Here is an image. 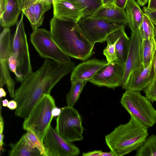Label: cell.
I'll list each match as a JSON object with an SVG mask.
<instances>
[{
	"label": "cell",
	"mask_w": 156,
	"mask_h": 156,
	"mask_svg": "<svg viewBox=\"0 0 156 156\" xmlns=\"http://www.w3.org/2000/svg\"><path fill=\"white\" fill-rule=\"evenodd\" d=\"M17 106V103L14 100H12L9 102L7 107L11 110L16 109Z\"/></svg>",
	"instance_id": "cell-38"
},
{
	"label": "cell",
	"mask_w": 156,
	"mask_h": 156,
	"mask_svg": "<svg viewBox=\"0 0 156 156\" xmlns=\"http://www.w3.org/2000/svg\"><path fill=\"white\" fill-rule=\"evenodd\" d=\"M30 40L40 55L61 63L71 62V59L53 39L50 31L38 28L30 35Z\"/></svg>",
	"instance_id": "cell-9"
},
{
	"label": "cell",
	"mask_w": 156,
	"mask_h": 156,
	"mask_svg": "<svg viewBox=\"0 0 156 156\" xmlns=\"http://www.w3.org/2000/svg\"><path fill=\"white\" fill-rule=\"evenodd\" d=\"M130 38L125 31L120 36L115 45V52L117 57V61L125 65L129 50Z\"/></svg>",
	"instance_id": "cell-22"
},
{
	"label": "cell",
	"mask_w": 156,
	"mask_h": 156,
	"mask_svg": "<svg viewBox=\"0 0 156 156\" xmlns=\"http://www.w3.org/2000/svg\"><path fill=\"white\" fill-rule=\"evenodd\" d=\"M61 111V108L57 107L54 108L52 111V115L53 117L58 116L60 113Z\"/></svg>",
	"instance_id": "cell-39"
},
{
	"label": "cell",
	"mask_w": 156,
	"mask_h": 156,
	"mask_svg": "<svg viewBox=\"0 0 156 156\" xmlns=\"http://www.w3.org/2000/svg\"><path fill=\"white\" fill-rule=\"evenodd\" d=\"M129 38V50L121 86L124 89L130 77L138 74L144 68L143 64L142 39L139 29L131 31Z\"/></svg>",
	"instance_id": "cell-10"
},
{
	"label": "cell",
	"mask_w": 156,
	"mask_h": 156,
	"mask_svg": "<svg viewBox=\"0 0 156 156\" xmlns=\"http://www.w3.org/2000/svg\"><path fill=\"white\" fill-rule=\"evenodd\" d=\"M6 93L3 87L0 88V97L1 99L2 97H5L6 95Z\"/></svg>",
	"instance_id": "cell-43"
},
{
	"label": "cell",
	"mask_w": 156,
	"mask_h": 156,
	"mask_svg": "<svg viewBox=\"0 0 156 156\" xmlns=\"http://www.w3.org/2000/svg\"><path fill=\"white\" fill-rule=\"evenodd\" d=\"M154 76L153 79L156 78V51L155 53L154 62Z\"/></svg>",
	"instance_id": "cell-41"
},
{
	"label": "cell",
	"mask_w": 156,
	"mask_h": 156,
	"mask_svg": "<svg viewBox=\"0 0 156 156\" xmlns=\"http://www.w3.org/2000/svg\"><path fill=\"white\" fill-rule=\"evenodd\" d=\"M43 143L46 151L44 156H76L80 153L78 147L61 137L51 124L44 136Z\"/></svg>",
	"instance_id": "cell-11"
},
{
	"label": "cell",
	"mask_w": 156,
	"mask_h": 156,
	"mask_svg": "<svg viewBox=\"0 0 156 156\" xmlns=\"http://www.w3.org/2000/svg\"><path fill=\"white\" fill-rule=\"evenodd\" d=\"M154 38L155 40L156 41V26H155V27Z\"/></svg>",
	"instance_id": "cell-46"
},
{
	"label": "cell",
	"mask_w": 156,
	"mask_h": 156,
	"mask_svg": "<svg viewBox=\"0 0 156 156\" xmlns=\"http://www.w3.org/2000/svg\"><path fill=\"white\" fill-rule=\"evenodd\" d=\"M154 55L155 54L150 62L140 73L130 77L124 88L126 90L140 91L144 90L152 81L154 76Z\"/></svg>",
	"instance_id": "cell-16"
},
{
	"label": "cell",
	"mask_w": 156,
	"mask_h": 156,
	"mask_svg": "<svg viewBox=\"0 0 156 156\" xmlns=\"http://www.w3.org/2000/svg\"><path fill=\"white\" fill-rule=\"evenodd\" d=\"M56 107L52 96L50 94L44 96L24 118L23 124V129L33 133L43 143L44 136L54 117L52 110Z\"/></svg>",
	"instance_id": "cell-4"
},
{
	"label": "cell",
	"mask_w": 156,
	"mask_h": 156,
	"mask_svg": "<svg viewBox=\"0 0 156 156\" xmlns=\"http://www.w3.org/2000/svg\"><path fill=\"white\" fill-rule=\"evenodd\" d=\"M56 122L55 130L64 139L72 142L83 140L84 129L82 119L73 107L67 106L62 108Z\"/></svg>",
	"instance_id": "cell-8"
},
{
	"label": "cell",
	"mask_w": 156,
	"mask_h": 156,
	"mask_svg": "<svg viewBox=\"0 0 156 156\" xmlns=\"http://www.w3.org/2000/svg\"><path fill=\"white\" fill-rule=\"evenodd\" d=\"M4 122L2 117L0 114V145L1 152H4L5 150L3 148V146L4 145L3 142L4 135L3 134L4 130Z\"/></svg>",
	"instance_id": "cell-32"
},
{
	"label": "cell",
	"mask_w": 156,
	"mask_h": 156,
	"mask_svg": "<svg viewBox=\"0 0 156 156\" xmlns=\"http://www.w3.org/2000/svg\"><path fill=\"white\" fill-rule=\"evenodd\" d=\"M86 82L80 80L71 82L70 90L66 97L67 106L73 107L79 99Z\"/></svg>",
	"instance_id": "cell-24"
},
{
	"label": "cell",
	"mask_w": 156,
	"mask_h": 156,
	"mask_svg": "<svg viewBox=\"0 0 156 156\" xmlns=\"http://www.w3.org/2000/svg\"><path fill=\"white\" fill-rule=\"evenodd\" d=\"M9 69L15 75L16 74L18 62L16 54L11 51L8 59Z\"/></svg>",
	"instance_id": "cell-30"
},
{
	"label": "cell",
	"mask_w": 156,
	"mask_h": 156,
	"mask_svg": "<svg viewBox=\"0 0 156 156\" xmlns=\"http://www.w3.org/2000/svg\"><path fill=\"white\" fill-rule=\"evenodd\" d=\"M22 12L20 20L16 23V31L11 41L12 51L16 55L18 62L16 80L21 83L32 72L29 47Z\"/></svg>",
	"instance_id": "cell-6"
},
{
	"label": "cell",
	"mask_w": 156,
	"mask_h": 156,
	"mask_svg": "<svg viewBox=\"0 0 156 156\" xmlns=\"http://www.w3.org/2000/svg\"><path fill=\"white\" fill-rule=\"evenodd\" d=\"M75 63H61L45 59L42 66L32 72L15 90L13 98L17 103L16 116L25 118L45 95L50 94L54 87L64 77L72 72Z\"/></svg>",
	"instance_id": "cell-1"
},
{
	"label": "cell",
	"mask_w": 156,
	"mask_h": 156,
	"mask_svg": "<svg viewBox=\"0 0 156 156\" xmlns=\"http://www.w3.org/2000/svg\"><path fill=\"white\" fill-rule=\"evenodd\" d=\"M21 12L17 0H7L5 10L0 21L1 26L5 28L14 25Z\"/></svg>",
	"instance_id": "cell-20"
},
{
	"label": "cell",
	"mask_w": 156,
	"mask_h": 156,
	"mask_svg": "<svg viewBox=\"0 0 156 156\" xmlns=\"http://www.w3.org/2000/svg\"><path fill=\"white\" fill-rule=\"evenodd\" d=\"M91 16L104 18L115 21L127 23V18L125 9L115 4L102 5Z\"/></svg>",
	"instance_id": "cell-17"
},
{
	"label": "cell",
	"mask_w": 156,
	"mask_h": 156,
	"mask_svg": "<svg viewBox=\"0 0 156 156\" xmlns=\"http://www.w3.org/2000/svg\"><path fill=\"white\" fill-rule=\"evenodd\" d=\"M148 133L147 128L131 116L126 123L120 124L105 136L106 143L116 156H122L137 150Z\"/></svg>",
	"instance_id": "cell-3"
},
{
	"label": "cell",
	"mask_w": 156,
	"mask_h": 156,
	"mask_svg": "<svg viewBox=\"0 0 156 156\" xmlns=\"http://www.w3.org/2000/svg\"><path fill=\"white\" fill-rule=\"evenodd\" d=\"M107 63L105 61L92 59L80 63L72 71L71 82L79 80L88 81Z\"/></svg>",
	"instance_id": "cell-14"
},
{
	"label": "cell",
	"mask_w": 156,
	"mask_h": 156,
	"mask_svg": "<svg viewBox=\"0 0 156 156\" xmlns=\"http://www.w3.org/2000/svg\"><path fill=\"white\" fill-rule=\"evenodd\" d=\"M136 156H156V135H152L137 149Z\"/></svg>",
	"instance_id": "cell-26"
},
{
	"label": "cell",
	"mask_w": 156,
	"mask_h": 156,
	"mask_svg": "<svg viewBox=\"0 0 156 156\" xmlns=\"http://www.w3.org/2000/svg\"><path fill=\"white\" fill-rule=\"evenodd\" d=\"M2 106H3L5 107L7 106L9 103V101L7 99H5L4 100H3L2 101Z\"/></svg>",
	"instance_id": "cell-45"
},
{
	"label": "cell",
	"mask_w": 156,
	"mask_h": 156,
	"mask_svg": "<svg viewBox=\"0 0 156 156\" xmlns=\"http://www.w3.org/2000/svg\"><path fill=\"white\" fill-rule=\"evenodd\" d=\"M80 6L83 9L84 17L91 16L103 5L102 0H66Z\"/></svg>",
	"instance_id": "cell-23"
},
{
	"label": "cell",
	"mask_w": 156,
	"mask_h": 156,
	"mask_svg": "<svg viewBox=\"0 0 156 156\" xmlns=\"http://www.w3.org/2000/svg\"><path fill=\"white\" fill-rule=\"evenodd\" d=\"M125 31V28H121L111 33L107 37L106 41L107 45L103 51V54L108 63L117 60L115 52L116 44L119 37Z\"/></svg>",
	"instance_id": "cell-21"
},
{
	"label": "cell",
	"mask_w": 156,
	"mask_h": 156,
	"mask_svg": "<svg viewBox=\"0 0 156 156\" xmlns=\"http://www.w3.org/2000/svg\"><path fill=\"white\" fill-rule=\"evenodd\" d=\"M87 38L94 46L106 41L111 33L125 28L126 23L107 19L92 16L82 17L77 22Z\"/></svg>",
	"instance_id": "cell-7"
},
{
	"label": "cell",
	"mask_w": 156,
	"mask_h": 156,
	"mask_svg": "<svg viewBox=\"0 0 156 156\" xmlns=\"http://www.w3.org/2000/svg\"><path fill=\"white\" fill-rule=\"evenodd\" d=\"M20 9L21 10L27 6L32 4L42 2L52 4V0H17ZM22 12V11H21Z\"/></svg>",
	"instance_id": "cell-31"
},
{
	"label": "cell",
	"mask_w": 156,
	"mask_h": 156,
	"mask_svg": "<svg viewBox=\"0 0 156 156\" xmlns=\"http://www.w3.org/2000/svg\"><path fill=\"white\" fill-rule=\"evenodd\" d=\"M155 27L149 17L144 13L142 23L139 29L142 40L154 37Z\"/></svg>",
	"instance_id": "cell-27"
},
{
	"label": "cell",
	"mask_w": 156,
	"mask_h": 156,
	"mask_svg": "<svg viewBox=\"0 0 156 156\" xmlns=\"http://www.w3.org/2000/svg\"><path fill=\"white\" fill-rule=\"evenodd\" d=\"M7 3V0H0V20H1L2 16L5 11Z\"/></svg>",
	"instance_id": "cell-34"
},
{
	"label": "cell",
	"mask_w": 156,
	"mask_h": 156,
	"mask_svg": "<svg viewBox=\"0 0 156 156\" xmlns=\"http://www.w3.org/2000/svg\"><path fill=\"white\" fill-rule=\"evenodd\" d=\"M9 156H42L38 149L24 134L16 143H10Z\"/></svg>",
	"instance_id": "cell-19"
},
{
	"label": "cell",
	"mask_w": 156,
	"mask_h": 156,
	"mask_svg": "<svg viewBox=\"0 0 156 156\" xmlns=\"http://www.w3.org/2000/svg\"><path fill=\"white\" fill-rule=\"evenodd\" d=\"M143 64L145 68L150 62L156 51L154 37L142 40Z\"/></svg>",
	"instance_id": "cell-25"
},
{
	"label": "cell",
	"mask_w": 156,
	"mask_h": 156,
	"mask_svg": "<svg viewBox=\"0 0 156 156\" xmlns=\"http://www.w3.org/2000/svg\"><path fill=\"white\" fill-rule=\"evenodd\" d=\"M114 2L115 0H102V3L103 5L114 4Z\"/></svg>",
	"instance_id": "cell-42"
},
{
	"label": "cell",
	"mask_w": 156,
	"mask_h": 156,
	"mask_svg": "<svg viewBox=\"0 0 156 156\" xmlns=\"http://www.w3.org/2000/svg\"><path fill=\"white\" fill-rule=\"evenodd\" d=\"M145 97L151 102H156V78L144 90Z\"/></svg>",
	"instance_id": "cell-29"
},
{
	"label": "cell",
	"mask_w": 156,
	"mask_h": 156,
	"mask_svg": "<svg viewBox=\"0 0 156 156\" xmlns=\"http://www.w3.org/2000/svg\"><path fill=\"white\" fill-rule=\"evenodd\" d=\"M120 103L130 116L144 126L148 128L156 123V110L140 91L126 90Z\"/></svg>",
	"instance_id": "cell-5"
},
{
	"label": "cell",
	"mask_w": 156,
	"mask_h": 156,
	"mask_svg": "<svg viewBox=\"0 0 156 156\" xmlns=\"http://www.w3.org/2000/svg\"><path fill=\"white\" fill-rule=\"evenodd\" d=\"M53 16L72 20L77 22L84 16L82 8L66 0H52Z\"/></svg>",
	"instance_id": "cell-15"
},
{
	"label": "cell",
	"mask_w": 156,
	"mask_h": 156,
	"mask_svg": "<svg viewBox=\"0 0 156 156\" xmlns=\"http://www.w3.org/2000/svg\"><path fill=\"white\" fill-rule=\"evenodd\" d=\"M101 150H94L92 151H89L87 152L83 153V156H99Z\"/></svg>",
	"instance_id": "cell-36"
},
{
	"label": "cell",
	"mask_w": 156,
	"mask_h": 156,
	"mask_svg": "<svg viewBox=\"0 0 156 156\" xmlns=\"http://www.w3.org/2000/svg\"><path fill=\"white\" fill-rule=\"evenodd\" d=\"M50 27L53 39L69 57L84 61L92 56L94 46L87 38L77 22L53 16Z\"/></svg>",
	"instance_id": "cell-2"
},
{
	"label": "cell",
	"mask_w": 156,
	"mask_h": 156,
	"mask_svg": "<svg viewBox=\"0 0 156 156\" xmlns=\"http://www.w3.org/2000/svg\"><path fill=\"white\" fill-rule=\"evenodd\" d=\"M125 68V65L116 60L108 62L88 81L99 87L114 89L121 87Z\"/></svg>",
	"instance_id": "cell-13"
},
{
	"label": "cell",
	"mask_w": 156,
	"mask_h": 156,
	"mask_svg": "<svg viewBox=\"0 0 156 156\" xmlns=\"http://www.w3.org/2000/svg\"><path fill=\"white\" fill-rule=\"evenodd\" d=\"M143 11L149 17L154 25L156 26V11L150 10L145 6L143 7Z\"/></svg>",
	"instance_id": "cell-33"
},
{
	"label": "cell",
	"mask_w": 156,
	"mask_h": 156,
	"mask_svg": "<svg viewBox=\"0 0 156 156\" xmlns=\"http://www.w3.org/2000/svg\"><path fill=\"white\" fill-rule=\"evenodd\" d=\"M147 8L149 9L156 11V0H148Z\"/></svg>",
	"instance_id": "cell-37"
},
{
	"label": "cell",
	"mask_w": 156,
	"mask_h": 156,
	"mask_svg": "<svg viewBox=\"0 0 156 156\" xmlns=\"http://www.w3.org/2000/svg\"><path fill=\"white\" fill-rule=\"evenodd\" d=\"M99 156H116L115 153L111 151L109 152H103L100 153Z\"/></svg>",
	"instance_id": "cell-40"
},
{
	"label": "cell",
	"mask_w": 156,
	"mask_h": 156,
	"mask_svg": "<svg viewBox=\"0 0 156 156\" xmlns=\"http://www.w3.org/2000/svg\"><path fill=\"white\" fill-rule=\"evenodd\" d=\"M127 23L131 31L139 29L143 20L144 12L135 0H128L125 7Z\"/></svg>",
	"instance_id": "cell-18"
},
{
	"label": "cell",
	"mask_w": 156,
	"mask_h": 156,
	"mask_svg": "<svg viewBox=\"0 0 156 156\" xmlns=\"http://www.w3.org/2000/svg\"><path fill=\"white\" fill-rule=\"evenodd\" d=\"M140 5L143 6L144 5L148 2V0H136Z\"/></svg>",
	"instance_id": "cell-44"
},
{
	"label": "cell",
	"mask_w": 156,
	"mask_h": 156,
	"mask_svg": "<svg viewBox=\"0 0 156 156\" xmlns=\"http://www.w3.org/2000/svg\"><path fill=\"white\" fill-rule=\"evenodd\" d=\"M24 135L26 138L38 149L42 156H44L46 151L43 143L31 132L27 131Z\"/></svg>",
	"instance_id": "cell-28"
},
{
	"label": "cell",
	"mask_w": 156,
	"mask_h": 156,
	"mask_svg": "<svg viewBox=\"0 0 156 156\" xmlns=\"http://www.w3.org/2000/svg\"><path fill=\"white\" fill-rule=\"evenodd\" d=\"M12 51L11 34L9 27L4 28L0 35V87L5 84L10 97L15 94V83L9 70L8 59Z\"/></svg>",
	"instance_id": "cell-12"
},
{
	"label": "cell",
	"mask_w": 156,
	"mask_h": 156,
	"mask_svg": "<svg viewBox=\"0 0 156 156\" xmlns=\"http://www.w3.org/2000/svg\"><path fill=\"white\" fill-rule=\"evenodd\" d=\"M128 0H115L114 4L120 8L125 9Z\"/></svg>",
	"instance_id": "cell-35"
}]
</instances>
